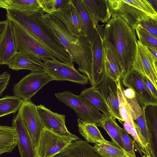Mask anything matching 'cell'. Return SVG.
I'll return each instance as SVG.
<instances>
[{
    "label": "cell",
    "mask_w": 157,
    "mask_h": 157,
    "mask_svg": "<svg viewBox=\"0 0 157 157\" xmlns=\"http://www.w3.org/2000/svg\"><path fill=\"white\" fill-rule=\"evenodd\" d=\"M41 11L39 19L53 32L69 54L78 70L92 82V61L91 44L87 38L71 34L63 23L52 14Z\"/></svg>",
    "instance_id": "6da1fadb"
},
{
    "label": "cell",
    "mask_w": 157,
    "mask_h": 157,
    "mask_svg": "<svg viewBox=\"0 0 157 157\" xmlns=\"http://www.w3.org/2000/svg\"><path fill=\"white\" fill-rule=\"evenodd\" d=\"M42 10L27 16L19 10L8 9L6 10V15L7 18L27 31L56 59L66 63H73L69 54L58 38L39 19Z\"/></svg>",
    "instance_id": "7a4b0ae2"
},
{
    "label": "cell",
    "mask_w": 157,
    "mask_h": 157,
    "mask_svg": "<svg viewBox=\"0 0 157 157\" xmlns=\"http://www.w3.org/2000/svg\"><path fill=\"white\" fill-rule=\"evenodd\" d=\"M103 40L112 46L123 76L132 68L136 49V33L121 17L111 15L103 29Z\"/></svg>",
    "instance_id": "3957f363"
},
{
    "label": "cell",
    "mask_w": 157,
    "mask_h": 157,
    "mask_svg": "<svg viewBox=\"0 0 157 157\" xmlns=\"http://www.w3.org/2000/svg\"><path fill=\"white\" fill-rule=\"evenodd\" d=\"M57 99L72 109L78 119L97 125L105 116L90 101L80 94L76 95L68 91L55 94Z\"/></svg>",
    "instance_id": "277c9868"
},
{
    "label": "cell",
    "mask_w": 157,
    "mask_h": 157,
    "mask_svg": "<svg viewBox=\"0 0 157 157\" xmlns=\"http://www.w3.org/2000/svg\"><path fill=\"white\" fill-rule=\"evenodd\" d=\"M43 63L44 72L53 80L67 81L83 85L88 83V78L75 68L73 63H66L56 58Z\"/></svg>",
    "instance_id": "5b68a950"
},
{
    "label": "cell",
    "mask_w": 157,
    "mask_h": 157,
    "mask_svg": "<svg viewBox=\"0 0 157 157\" xmlns=\"http://www.w3.org/2000/svg\"><path fill=\"white\" fill-rule=\"evenodd\" d=\"M75 140L44 128L35 149L36 157H53Z\"/></svg>",
    "instance_id": "8992f818"
},
{
    "label": "cell",
    "mask_w": 157,
    "mask_h": 157,
    "mask_svg": "<svg viewBox=\"0 0 157 157\" xmlns=\"http://www.w3.org/2000/svg\"><path fill=\"white\" fill-rule=\"evenodd\" d=\"M53 80L44 72H31L13 86L14 96L23 101H30L32 97L44 86Z\"/></svg>",
    "instance_id": "52a82bcc"
},
{
    "label": "cell",
    "mask_w": 157,
    "mask_h": 157,
    "mask_svg": "<svg viewBox=\"0 0 157 157\" xmlns=\"http://www.w3.org/2000/svg\"><path fill=\"white\" fill-rule=\"evenodd\" d=\"M157 59L147 48L137 40L135 57L132 68L147 78L157 89Z\"/></svg>",
    "instance_id": "ba28073f"
},
{
    "label": "cell",
    "mask_w": 157,
    "mask_h": 157,
    "mask_svg": "<svg viewBox=\"0 0 157 157\" xmlns=\"http://www.w3.org/2000/svg\"><path fill=\"white\" fill-rule=\"evenodd\" d=\"M12 22L17 52H27L36 56L44 62L56 58L25 30L16 23Z\"/></svg>",
    "instance_id": "9c48e42d"
},
{
    "label": "cell",
    "mask_w": 157,
    "mask_h": 157,
    "mask_svg": "<svg viewBox=\"0 0 157 157\" xmlns=\"http://www.w3.org/2000/svg\"><path fill=\"white\" fill-rule=\"evenodd\" d=\"M36 106L31 101H23L17 114L24 123L35 149L44 128L39 117Z\"/></svg>",
    "instance_id": "30bf717a"
},
{
    "label": "cell",
    "mask_w": 157,
    "mask_h": 157,
    "mask_svg": "<svg viewBox=\"0 0 157 157\" xmlns=\"http://www.w3.org/2000/svg\"><path fill=\"white\" fill-rule=\"evenodd\" d=\"M123 85L134 91L137 100L142 108L148 105H157L155 98L147 88L143 76L131 68L122 78Z\"/></svg>",
    "instance_id": "8fae6325"
},
{
    "label": "cell",
    "mask_w": 157,
    "mask_h": 157,
    "mask_svg": "<svg viewBox=\"0 0 157 157\" xmlns=\"http://www.w3.org/2000/svg\"><path fill=\"white\" fill-rule=\"evenodd\" d=\"M94 87L104 99L111 114L122 124L123 121L119 113L117 81L109 77L103 69L100 80Z\"/></svg>",
    "instance_id": "7c38bea8"
},
{
    "label": "cell",
    "mask_w": 157,
    "mask_h": 157,
    "mask_svg": "<svg viewBox=\"0 0 157 157\" xmlns=\"http://www.w3.org/2000/svg\"><path fill=\"white\" fill-rule=\"evenodd\" d=\"M52 14L59 19L72 35L87 38L79 14L72 0H69Z\"/></svg>",
    "instance_id": "4fadbf2b"
},
{
    "label": "cell",
    "mask_w": 157,
    "mask_h": 157,
    "mask_svg": "<svg viewBox=\"0 0 157 157\" xmlns=\"http://www.w3.org/2000/svg\"><path fill=\"white\" fill-rule=\"evenodd\" d=\"M107 1L111 15H114L121 17L135 32V28L139 21L151 17L123 0H107Z\"/></svg>",
    "instance_id": "5bb4252c"
},
{
    "label": "cell",
    "mask_w": 157,
    "mask_h": 157,
    "mask_svg": "<svg viewBox=\"0 0 157 157\" xmlns=\"http://www.w3.org/2000/svg\"><path fill=\"white\" fill-rule=\"evenodd\" d=\"M103 29L98 24L95 29L93 40L91 43L92 61L91 86L94 87L100 80L103 71Z\"/></svg>",
    "instance_id": "9a60e30c"
},
{
    "label": "cell",
    "mask_w": 157,
    "mask_h": 157,
    "mask_svg": "<svg viewBox=\"0 0 157 157\" xmlns=\"http://www.w3.org/2000/svg\"><path fill=\"white\" fill-rule=\"evenodd\" d=\"M36 108L44 128L75 140L79 138L68 131L65 124V115L54 113L41 104Z\"/></svg>",
    "instance_id": "2e32d148"
},
{
    "label": "cell",
    "mask_w": 157,
    "mask_h": 157,
    "mask_svg": "<svg viewBox=\"0 0 157 157\" xmlns=\"http://www.w3.org/2000/svg\"><path fill=\"white\" fill-rule=\"evenodd\" d=\"M15 71L28 70L31 72H44V63L38 57L24 51L17 52L8 65Z\"/></svg>",
    "instance_id": "e0dca14e"
},
{
    "label": "cell",
    "mask_w": 157,
    "mask_h": 157,
    "mask_svg": "<svg viewBox=\"0 0 157 157\" xmlns=\"http://www.w3.org/2000/svg\"><path fill=\"white\" fill-rule=\"evenodd\" d=\"M17 136V146L21 157H36L35 149L29 135L19 116L17 115L12 121Z\"/></svg>",
    "instance_id": "ac0fdd59"
},
{
    "label": "cell",
    "mask_w": 157,
    "mask_h": 157,
    "mask_svg": "<svg viewBox=\"0 0 157 157\" xmlns=\"http://www.w3.org/2000/svg\"><path fill=\"white\" fill-rule=\"evenodd\" d=\"M7 19L6 28L0 40V64L8 65L17 52L13 24Z\"/></svg>",
    "instance_id": "d6986e66"
},
{
    "label": "cell",
    "mask_w": 157,
    "mask_h": 157,
    "mask_svg": "<svg viewBox=\"0 0 157 157\" xmlns=\"http://www.w3.org/2000/svg\"><path fill=\"white\" fill-rule=\"evenodd\" d=\"M53 157H102L94 146L79 138Z\"/></svg>",
    "instance_id": "ffe728a7"
},
{
    "label": "cell",
    "mask_w": 157,
    "mask_h": 157,
    "mask_svg": "<svg viewBox=\"0 0 157 157\" xmlns=\"http://www.w3.org/2000/svg\"><path fill=\"white\" fill-rule=\"evenodd\" d=\"M104 40L103 69L106 75L117 81L123 76L122 69L112 45Z\"/></svg>",
    "instance_id": "44dd1931"
},
{
    "label": "cell",
    "mask_w": 157,
    "mask_h": 157,
    "mask_svg": "<svg viewBox=\"0 0 157 157\" xmlns=\"http://www.w3.org/2000/svg\"><path fill=\"white\" fill-rule=\"evenodd\" d=\"M88 11L95 29L99 21L107 23L111 15L107 0H82Z\"/></svg>",
    "instance_id": "7402d4cb"
},
{
    "label": "cell",
    "mask_w": 157,
    "mask_h": 157,
    "mask_svg": "<svg viewBox=\"0 0 157 157\" xmlns=\"http://www.w3.org/2000/svg\"><path fill=\"white\" fill-rule=\"evenodd\" d=\"M124 129L133 138L134 147L141 155H149L155 157L151 145L148 143L142 135L140 128L135 122L134 126H132L125 122L122 123Z\"/></svg>",
    "instance_id": "603a6c76"
},
{
    "label": "cell",
    "mask_w": 157,
    "mask_h": 157,
    "mask_svg": "<svg viewBox=\"0 0 157 157\" xmlns=\"http://www.w3.org/2000/svg\"><path fill=\"white\" fill-rule=\"evenodd\" d=\"M0 8L18 10L27 16L42 10L38 0H0Z\"/></svg>",
    "instance_id": "cb8c5ba5"
},
{
    "label": "cell",
    "mask_w": 157,
    "mask_h": 157,
    "mask_svg": "<svg viewBox=\"0 0 157 157\" xmlns=\"http://www.w3.org/2000/svg\"><path fill=\"white\" fill-rule=\"evenodd\" d=\"M78 130L79 133L88 143L98 144L107 143L102 136L97 125L77 119Z\"/></svg>",
    "instance_id": "d4e9b609"
},
{
    "label": "cell",
    "mask_w": 157,
    "mask_h": 157,
    "mask_svg": "<svg viewBox=\"0 0 157 157\" xmlns=\"http://www.w3.org/2000/svg\"><path fill=\"white\" fill-rule=\"evenodd\" d=\"M17 136L12 126L0 125V155L10 153L17 146Z\"/></svg>",
    "instance_id": "484cf974"
},
{
    "label": "cell",
    "mask_w": 157,
    "mask_h": 157,
    "mask_svg": "<svg viewBox=\"0 0 157 157\" xmlns=\"http://www.w3.org/2000/svg\"><path fill=\"white\" fill-rule=\"evenodd\" d=\"M116 119L112 115L108 117L105 116L102 121L97 126L101 127L106 131L115 145L124 150L119 129L120 126L116 122Z\"/></svg>",
    "instance_id": "4316f807"
},
{
    "label": "cell",
    "mask_w": 157,
    "mask_h": 157,
    "mask_svg": "<svg viewBox=\"0 0 157 157\" xmlns=\"http://www.w3.org/2000/svg\"><path fill=\"white\" fill-rule=\"evenodd\" d=\"M79 14L87 38L91 44L94 38L95 29L88 11L82 0H72Z\"/></svg>",
    "instance_id": "83f0119b"
},
{
    "label": "cell",
    "mask_w": 157,
    "mask_h": 157,
    "mask_svg": "<svg viewBox=\"0 0 157 157\" xmlns=\"http://www.w3.org/2000/svg\"><path fill=\"white\" fill-rule=\"evenodd\" d=\"M80 95L90 101L105 116L112 115L104 99L94 87L84 89L81 91Z\"/></svg>",
    "instance_id": "f1b7e54d"
},
{
    "label": "cell",
    "mask_w": 157,
    "mask_h": 157,
    "mask_svg": "<svg viewBox=\"0 0 157 157\" xmlns=\"http://www.w3.org/2000/svg\"><path fill=\"white\" fill-rule=\"evenodd\" d=\"M94 147L102 157H131L123 149L117 147L111 141L95 144Z\"/></svg>",
    "instance_id": "f546056e"
},
{
    "label": "cell",
    "mask_w": 157,
    "mask_h": 157,
    "mask_svg": "<svg viewBox=\"0 0 157 157\" xmlns=\"http://www.w3.org/2000/svg\"><path fill=\"white\" fill-rule=\"evenodd\" d=\"M23 101L15 96L6 95L0 98V117L16 113Z\"/></svg>",
    "instance_id": "4dcf8cb0"
},
{
    "label": "cell",
    "mask_w": 157,
    "mask_h": 157,
    "mask_svg": "<svg viewBox=\"0 0 157 157\" xmlns=\"http://www.w3.org/2000/svg\"><path fill=\"white\" fill-rule=\"evenodd\" d=\"M121 79L119 78L117 81L120 115L123 122H126L131 126H134L135 122L132 119L130 110L123 94Z\"/></svg>",
    "instance_id": "1f68e13d"
},
{
    "label": "cell",
    "mask_w": 157,
    "mask_h": 157,
    "mask_svg": "<svg viewBox=\"0 0 157 157\" xmlns=\"http://www.w3.org/2000/svg\"><path fill=\"white\" fill-rule=\"evenodd\" d=\"M144 113L151 138L152 136H154L157 139V105H147L144 108Z\"/></svg>",
    "instance_id": "d6a6232c"
},
{
    "label": "cell",
    "mask_w": 157,
    "mask_h": 157,
    "mask_svg": "<svg viewBox=\"0 0 157 157\" xmlns=\"http://www.w3.org/2000/svg\"><path fill=\"white\" fill-rule=\"evenodd\" d=\"M138 40L146 46H151L157 48V37L146 30L136 27L135 28Z\"/></svg>",
    "instance_id": "836d02e7"
},
{
    "label": "cell",
    "mask_w": 157,
    "mask_h": 157,
    "mask_svg": "<svg viewBox=\"0 0 157 157\" xmlns=\"http://www.w3.org/2000/svg\"><path fill=\"white\" fill-rule=\"evenodd\" d=\"M69 0H38L40 6L45 13L52 14L63 6Z\"/></svg>",
    "instance_id": "e575fe53"
},
{
    "label": "cell",
    "mask_w": 157,
    "mask_h": 157,
    "mask_svg": "<svg viewBox=\"0 0 157 157\" xmlns=\"http://www.w3.org/2000/svg\"><path fill=\"white\" fill-rule=\"evenodd\" d=\"M126 3L143 11L150 16L157 17V13L147 0H123Z\"/></svg>",
    "instance_id": "d590c367"
},
{
    "label": "cell",
    "mask_w": 157,
    "mask_h": 157,
    "mask_svg": "<svg viewBox=\"0 0 157 157\" xmlns=\"http://www.w3.org/2000/svg\"><path fill=\"white\" fill-rule=\"evenodd\" d=\"M119 129L123 144L124 150L131 157H136L133 140L124 128L120 127Z\"/></svg>",
    "instance_id": "8d00e7d4"
},
{
    "label": "cell",
    "mask_w": 157,
    "mask_h": 157,
    "mask_svg": "<svg viewBox=\"0 0 157 157\" xmlns=\"http://www.w3.org/2000/svg\"><path fill=\"white\" fill-rule=\"evenodd\" d=\"M136 27L144 29L157 37V17L150 16L142 20Z\"/></svg>",
    "instance_id": "74e56055"
},
{
    "label": "cell",
    "mask_w": 157,
    "mask_h": 157,
    "mask_svg": "<svg viewBox=\"0 0 157 157\" xmlns=\"http://www.w3.org/2000/svg\"><path fill=\"white\" fill-rule=\"evenodd\" d=\"M125 98L132 119L134 121L143 114V109L138 102L136 97Z\"/></svg>",
    "instance_id": "f35d334b"
},
{
    "label": "cell",
    "mask_w": 157,
    "mask_h": 157,
    "mask_svg": "<svg viewBox=\"0 0 157 157\" xmlns=\"http://www.w3.org/2000/svg\"><path fill=\"white\" fill-rule=\"evenodd\" d=\"M144 107L142 108L143 109V114L135 120L136 121L135 122L140 128L142 135L145 138L147 141L151 145V138L146 121L144 113Z\"/></svg>",
    "instance_id": "ab89813d"
},
{
    "label": "cell",
    "mask_w": 157,
    "mask_h": 157,
    "mask_svg": "<svg viewBox=\"0 0 157 157\" xmlns=\"http://www.w3.org/2000/svg\"><path fill=\"white\" fill-rule=\"evenodd\" d=\"M10 76L5 71L0 75V95L6 89L9 82Z\"/></svg>",
    "instance_id": "60d3db41"
},
{
    "label": "cell",
    "mask_w": 157,
    "mask_h": 157,
    "mask_svg": "<svg viewBox=\"0 0 157 157\" xmlns=\"http://www.w3.org/2000/svg\"><path fill=\"white\" fill-rule=\"evenodd\" d=\"M143 78L146 86L149 91L154 97L157 99V89L155 88L147 78L143 76Z\"/></svg>",
    "instance_id": "b9f144b4"
},
{
    "label": "cell",
    "mask_w": 157,
    "mask_h": 157,
    "mask_svg": "<svg viewBox=\"0 0 157 157\" xmlns=\"http://www.w3.org/2000/svg\"><path fill=\"white\" fill-rule=\"evenodd\" d=\"M7 20L0 21V40L2 38L6 28Z\"/></svg>",
    "instance_id": "7bdbcfd3"
},
{
    "label": "cell",
    "mask_w": 157,
    "mask_h": 157,
    "mask_svg": "<svg viewBox=\"0 0 157 157\" xmlns=\"http://www.w3.org/2000/svg\"><path fill=\"white\" fill-rule=\"evenodd\" d=\"M151 53L156 59H157V48L151 46H146Z\"/></svg>",
    "instance_id": "ee69618b"
},
{
    "label": "cell",
    "mask_w": 157,
    "mask_h": 157,
    "mask_svg": "<svg viewBox=\"0 0 157 157\" xmlns=\"http://www.w3.org/2000/svg\"><path fill=\"white\" fill-rule=\"evenodd\" d=\"M152 8L157 12V0H147Z\"/></svg>",
    "instance_id": "f6af8a7d"
},
{
    "label": "cell",
    "mask_w": 157,
    "mask_h": 157,
    "mask_svg": "<svg viewBox=\"0 0 157 157\" xmlns=\"http://www.w3.org/2000/svg\"><path fill=\"white\" fill-rule=\"evenodd\" d=\"M142 157H152L151 156L149 155H143Z\"/></svg>",
    "instance_id": "bcb514c9"
}]
</instances>
